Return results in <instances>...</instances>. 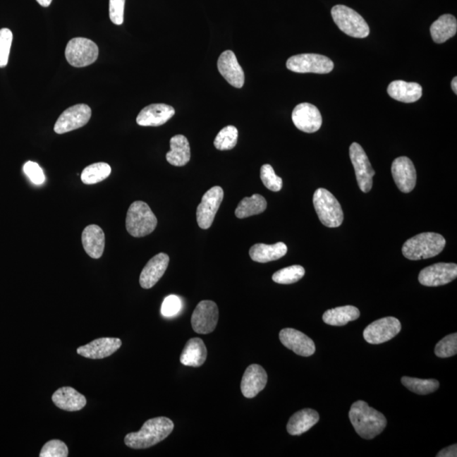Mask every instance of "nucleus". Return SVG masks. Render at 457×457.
<instances>
[{"mask_svg": "<svg viewBox=\"0 0 457 457\" xmlns=\"http://www.w3.org/2000/svg\"><path fill=\"white\" fill-rule=\"evenodd\" d=\"M349 418L357 434L366 439L375 438L387 425L384 415L362 401H355L351 406Z\"/></svg>", "mask_w": 457, "mask_h": 457, "instance_id": "obj_1", "label": "nucleus"}, {"mask_svg": "<svg viewBox=\"0 0 457 457\" xmlns=\"http://www.w3.org/2000/svg\"><path fill=\"white\" fill-rule=\"evenodd\" d=\"M173 429L171 419L159 417L144 422L141 430L130 433L125 437V444L131 449H147L166 439Z\"/></svg>", "mask_w": 457, "mask_h": 457, "instance_id": "obj_2", "label": "nucleus"}, {"mask_svg": "<svg viewBox=\"0 0 457 457\" xmlns=\"http://www.w3.org/2000/svg\"><path fill=\"white\" fill-rule=\"evenodd\" d=\"M446 244V239L437 233H422L406 241L402 254L409 260H427L439 255Z\"/></svg>", "mask_w": 457, "mask_h": 457, "instance_id": "obj_3", "label": "nucleus"}, {"mask_svg": "<svg viewBox=\"0 0 457 457\" xmlns=\"http://www.w3.org/2000/svg\"><path fill=\"white\" fill-rule=\"evenodd\" d=\"M158 224V219L146 202L135 201L127 211L126 226L130 236L143 237L151 234Z\"/></svg>", "mask_w": 457, "mask_h": 457, "instance_id": "obj_4", "label": "nucleus"}, {"mask_svg": "<svg viewBox=\"0 0 457 457\" xmlns=\"http://www.w3.org/2000/svg\"><path fill=\"white\" fill-rule=\"evenodd\" d=\"M313 206L322 224L326 227L336 228L341 226L344 214L340 202L334 195L324 188L316 190L313 195Z\"/></svg>", "mask_w": 457, "mask_h": 457, "instance_id": "obj_5", "label": "nucleus"}, {"mask_svg": "<svg viewBox=\"0 0 457 457\" xmlns=\"http://www.w3.org/2000/svg\"><path fill=\"white\" fill-rule=\"evenodd\" d=\"M331 16L334 23L346 35L355 38H365L370 35V28L366 20L353 8L338 4L332 8Z\"/></svg>", "mask_w": 457, "mask_h": 457, "instance_id": "obj_6", "label": "nucleus"}, {"mask_svg": "<svg viewBox=\"0 0 457 457\" xmlns=\"http://www.w3.org/2000/svg\"><path fill=\"white\" fill-rule=\"evenodd\" d=\"M99 47L85 37H75L68 42L66 57L72 66L82 68L92 65L99 57Z\"/></svg>", "mask_w": 457, "mask_h": 457, "instance_id": "obj_7", "label": "nucleus"}, {"mask_svg": "<svg viewBox=\"0 0 457 457\" xmlns=\"http://www.w3.org/2000/svg\"><path fill=\"white\" fill-rule=\"evenodd\" d=\"M286 67L296 73L328 74L334 69V63L324 55L302 54L288 59Z\"/></svg>", "mask_w": 457, "mask_h": 457, "instance_id": "obj_8", "label": "nucleus"}, {"mask_svg": "<svg viewBox=\"0 0 457 457\" xmlns=\"http://www.w3.org/2000/svg\"><path fill=\"white\" fill-rule=\"evenodd\" d=\"M92 116V109L84 104L68 108L58 118L54 130L57 134H65L86 126Z\"/></svg>", "mask_w": 457, "mask_h": 457, "instance_id": "obj_9", "label": "nucleus"}, {"mask_svg": "<svg viewBox=\"0 0 457 457\" xmlns=\"http://www.w3.org/2000/svg\"><path fill=\"white\" fill-rule=\"evenodd\" d=\"M350 158L353 163L359 188L363 193L370 192L372 186V177L375 171L370 159L361 145L353 142L350 147Z\"/></svg>", "mask_w": 457, "mask_h": 457, "instance_id": "obj_10", "label": "nucleus"}, {"mask_svg": "<svg viewBox=\"0 0 457 457\" xmlns=\"http://www.w3.org/2000/svg\"><path fill=\"white\" fill-rule=\"evenodd\" d=\"M401 329V322L394 317H383L372 322L364 329L363 337L372 345L382 344L396 336Z\"/></svg>", "mask_w": 457, "mask_h": 457, "instance_id": "obj_11", "label": "nucleus"}, {"mask_svg": "<svg viewBox=\"0 0 457 457\" xmlns=\"http://www.w3.org/2000/svg\"><path fill=\"white\" fill-rule=\"evenodd\" d=\"M223 198L224 190L218 185L214 186L203 195L197 209V221L199 227L203 230L211 227L215 215L221 205Z\"/></svg>", "mask_w": 457, "mask_h": 457, "instance_id": "obj_12", "label": "nucleus"}, {"mask_svg": "<svg viewBox=\"0 0 457 457\" xmlns=\"http://www.w3.org/2000/svg\"><path fill=\"white\" fill-rule=\"evenodd\" d=\"M219 320L217 304L212 300H202L197 304L192 316V326L195 332L207 334L214 331Z\"/></svg>", "mask_w": 457, "mask_h": 457, "instance_id": "obj_13", "label": "nucleus"}, {"mask_svg": "<svg viewBox=\"0 0 457 457\" xmlns=\"http://www.w3.org/2000/svg\"><path fill=\"white\" fill-rule=\"evenodd\" d=\"M457 277V265L448 262H438L423 269L418 275L421 285L435 287L447 285Z\"/></svg>", "mask_w": 457, "mask_h": 457, "instance_id": "obj_14", "label": "nucleus"}, {"mask_svg": "<svg viewBox=\"0 0 457 457\" xmlns=\"http://www.w3.org/2000/svg\"><path fill=\"white\" fill-rule=\"evenodd\" d=\"M291 118L296 128L306 133H316L323 123L319 109L308 103L296 105Z\"/></svg>", "mask_w": 457, "mask_h": 457, "instance_id": "obj_15", "label": "nucleus"}, {"mask_svg": "<svg viewBox=\"0 0 457 457\" xmlns=\"http://www.w3.org/2000/svg\"><path fill=\"white\" fill-rule=\"evenodd\" d=\"M391 173L394 181L401 192L409 193L417 182V172L414 164L408 157H399L393 161Z\"/></svg>", "mask_w": 457, "mask_h": 457, "instance_id": "obj_16", "label": "nucleus"}, {"mask_svg": "<svg viewBox=\"0 0 457 457\" xmlns=\"http://www.w3.org/2000/svg\"><path fill=\"white\" fill-rule=\"evenodd\" d=\"M279 340L286 348L302 357H310L315 354V342L306 334L294 329H284L279 332Z\"/></svg>", "mask_w": 457, "mask_h": 457, "instance_id": "obj_17", "label": "nucleus"}, {"mask_svg": "<svg viewBox=\"0 0 457 457\" xmlns=\"http://www.w3.org/2000/svg\"><path fill=\"white\" fill-rule=\"evenodd\" d=\"M217 66L219 73L231 86L236 88L243 87L245 83L244 71L233 51H224L218 59Z\"/></svg>", "mask_w": 457, "mask_h": 457, "instance_id": "obj_18", "label": "nucleus"}, {"mask_svg": "<svg viewBox=\"0 0 457 457\" xmlns=\"http://www.w3.org/2000/svg\"><path fill=\"white\" fill-rule=\"evenodd\" d=\"M268 382V374L264 367L258 364H252L248 367L241 379V393L245 398L255 397L266 386Z\"/></svg>", "mask_w": 457, "mask_h": 457, "instance_id": "obj_19", "label": "nucleus"}, {"mask_svg": "<svg viewBox=\"0 0 457 457\" xmlns=\"http://www.w3.org/2000/svg\"><path fill=\"white\" fill-rule=\"evenodd\" d=\"M122 342L118 338H99L79 347L78 353L90 359H103L109 357L121 348Z\"/></svg>", "mask_w": 457, "mask_h": 457, "instance_id": "obj_20", "label": "nucleus"}, {"mask_svg": "<svg viewBox=\"0 0 457 457\" xmlns=\"http://www.w3.org/2000/svg\"><path fill=\"white\" fill-rule=\"evenodd\" d=\"M175 109L171 105L154 104L142 109L137 117L141 126H159L165 124L175 116Z\"/></svg>", "mask_w": 457, "mask_h": 457, "instance_id": "obj_21", "label": "nucleus"}, {"mask_svg": "<svg viewBox=\"0 0 457 457\" xmlns=\"http://www.w3.org/2000/svg\"><path fill=\"white\" fill-rule=\"evenodd\" d=\"M169 262L167 254L161 252L152 257L140 275V285L143 289L154 286L166 271Z\"/></svg>", "mask_w": 457, "mask_h": 457, "instance_id": "obj_22", "label": "nucleus"}, {"mask_svg": "<svg viewBox=\"0 0 457 457\" xmlns=\"http://www.w3.org/2000/svg\"><path fill=\"white\" fill-rule=\"evenodd\" d=\"M82 241L85 252L89 257L97 260L103 255L105 247V236L103 230L96 224L84 228Z\"/></svg>", "mask_w": 457, "mask_h": 457, "instance_id": "obj_23", "label": "nucleus"}, {"mask_svg": "<svg viewBox=\"0 0 457 457\" xmlns=\"http://www.w3.org/2000/svg\"><path fill=\"white\" fill-rule=\"evenodd\" d=\"M388 95L393 99L410 104L421 99L422 88L416 83H406L405 80H394L387 88Z\"/></svg>", "mask_w": 457, "mask_h": 457, "instance_id": "obj_24", "label": "nucleus"}, {"mask_svg": "<svg viewBox=\"0 0 457 457\" xmlns=\"http://www.w3.org/2000/svg\"><path fill=\"white\" fill-rule=\"evenodd\" d=\"M52 401L59 408L67 412H78L87 404V399L74 388L62 387L54 393Z\"/></svg>", "mask_w": 457, "mask_h": 457, "instance_id": "obj_25", "label": "nucleus"}, {"mask_svg": "<svg viewBox=\"0 0 457 457\" xmlns=\"http://www.w3.org/2000/svg\"><path fill=\"white\" fill-rule=\"evenodd\" d=\"M207 355L205 342L200 338H193L186 342L180 361L185 366L198 367L205 362Z\"/></svg>", "mask_w": 457, "mask_h": 457, "instance_id": "obj_26", "label": "nucleus"}, {"mask_svg": "<svg viewBox=\"0 0 457 457\" xmlns=\"http://www.w3.org/2000/svg\"><path fill=\"white\" fill-rule=\"evenodd\" d=\"M319 421V415L315 410L306 408L295 413L287 423V432L291 435L306 433Z\"/></svg>", "mask_w": 457, "mask_h": 457, "instance_id": "obj_27", "label": "nucleus"}, {"mask_svg": "<svg viewBox=\"0 0 457 457\" xmlns=\"http://www.w3.org/2000/svg\"><path fill=\"white\" fill-rule=\"evenodd\" d=\"M287 253V247L285 243H278L274 245L258 243L253 245L249 250V255L253 261L257 262H272L279 260Z\"/></svg>", "mask_w": 457, "mask_h": 457, "instance_id": "obj_28", "label": "nucleus"}, {"mask_svg": "<svg viewBox=\"0 0 457 457\" xmlns=\"http://www.w3.org/2000/svg\"><path fill=\"white\" fill-rule=\"evenodd\" d=\"M457 31V20L454 16L446 14L439 17L431 25L430 33L432 39L436 44H443L454 37Z\"/></svg>", "mask_w": 457, "mask_h": 457, "instance_id": "obj_29", "label": "nucleus"}, {"mask_svg": "<svg viewBox=\"0 0 457 457\" xmlns=\"http://www.w3.org/2000/svg\"><path fill=\"white\" fill-rule=\"evenodd\" d=\"M171 151L166 159L173 166H185L190 159V150L188 138L183 135H176L171 139Z\"/></svg>", "mask_w": 457, "mask_h": 457, "instance_id": "obj_30", "label": "nucleus"}, {"mask_svg": "<svg viewBox=\"0 0 457 457\" xmlns=\"http://www.w3.org/2000/svg\"><path fill=\"white\" fill-rule=\"evenodd\" d=\"M360 317L358 307L353 306H343L326 311L323 315L325 324L332 326H344L349 322L357 320Z\"/></svg>", "mask_w": 457, "mask_h": 457, "instance_id": "obj_31", "label": "nucleus"}, {"mask_svg": "<svg viewBox=\"0 0 457 457\" xmlns=\"http://www.w3.org/2000/svg\"><path fill=\"white\" fill-rule=\"evenodd\" d=\"M266 209V199L262 195L254 194L252 197H244L239 202L236 209L235 214L238 219H245L262 214Z\"/></svg>", "mask_w": 457, "mask_h": 457, "instance_id": "obj_32", "label": "nucleus"}, {"mask_svg": "<svg viewBox=\"0 0 457 457\" xmlns=\"http://www.w3.org/2000/svg\"><path fill=\"white\" fill-rule=\"evenodd\" d=\"M110 173H111V167L108 164H92L83 169L80 179L86 185L97 184L107 179Z\"/></svg>", "mask_w": 457, "mask_h": 457, "instance_id": "obj_33", "label": "nucleus"}, {"mask_svg": "<svg viewBox=\"0 0 457 457\" xmlns=\"http://www.w3.org/2000/svg\"><path fill=\"white\" fill-rule=\"evenodd\" d=\"M401 384L409 391L418 394V395H429L433 393L439 387V383L436 379H421L410 378V377H402Z\"/></svg>", "mask_w": 457, "mask_h": 457, "instance_id": "obj_34", "label": "nucleus"}, {"mask_svg": "<svg viewBox=\"0 0 457 457\" xmlns=\"http://www.w3.org/2000/svg\"><path fill=\"white\" fill-rule=\"evenodd\" d=\"M305 275V269L300 265H292L284 268L274 273L272 279L275 283L281 285H291L302 279Z\"/></svg>", "mask_w": 457, "mask_h": 457, "instance_id": "obj_35", "label": "nucleus"}, {"mask_svg": "<svg viewBox=\"0 0 457 457\" xmlns=\"http://www.w3.org/2000/svg\"><path fill=\"white\" fill-rule=\"evenodd\" d=\"M238 139V130L233 126H227L219 131L214 139V146L218 150L226 151L233 150Z\"/></svg>", "mask_w": 457, "mask_h": 457, "instance_id": "obj_36", "label": "nucleus"}, {"mask_svg": "<svg viewBox=\"0 0 457 457\" xmlns=\"http://www.w3.org/2000/svg\"><path fill=\"white\" fill-rule=\"evenodd\" d=\"M434 353L440 358L453 357L457 353V334H449L438 342L434 349Z\"/></svg>", "mask_w": 457, "mask_h": 457, "instance_id": "obj_37", "label": "nucleus"}, {"mask_svg": "<svg viewBox=\"0 0 457 457\" xmlns=\"http://www.w3.org/2000/svg\"><path fill=\"white\" fill-rule=\"evenodd\" d=\"M260 178L262 183L272 192H279L283 185V181L275 173L270 164H264L261 167Z\"/></svg>", "mask_w": 457, "mask_h": 457, "instance_id": "obj_38", "label": "nucleus"}, {"mask_svg": "<svg viewBox=\"0 0 457 457\" xmlns=\"http://www.w3.org/2000/svg\"><path fill=\"white\" fill-rule=\"evenodd\" d=\"M69 454L65 443L59 439L49 440L42 448L40 457H67Z\"/></svg>", "mask_w": 457, "mask_h": 457, "instance_id": "obj_39", "label": "nucleus"}, {"mask_svg": "<svg viewBox=\"0 0 457 457\" xmlns=\"http://www.w3.org/2000/svg\"><path fill=\"white\" fill-rule=\"evenodd\" d=\"M13 40V33L10 29H0V68L7 66Z\"/></svg>", "mask_w": 457, "mask_h": 457, "instance_id": "obj_40", "label": "nucleus"}, {"mask_svg": "<svg viewBox=\"0 0 457 457\" xmlns=\"http://www.w3.org/2000/svg\"><path fill=\"white\" fill-rule=\"evenodd\" d=\"M182 308V302L179 296L171 295L164 300L161 313L165 317H175Z\"/></svg>", "mask_w": 457, "mask_h": 457, "instance_id": "obj_41", "label": "nucleus"}, {"mask_svg": "<svg viewBox=\"0 0 457 457\" xmlns=\"http://www.w3.org/2000/svg\"><path fill=\"white\" fill-rule=\"evenodd\" d=\"M23 171L32 183L35 185H42L44 183L45 176L39 164L28 161L23 167Z\"/></svg>", "mask_w": 457, "mask_h": 457, "instance_id": "obj_42", "label": "nucleus"}, {"mask_svg": "<svg viewBox=\"0 0 457 457\" xmlns=\"http://www.w3.org/2000/svg\"><path fill=\"white\" fill-rule=\"evenodd\" d=\"M126 0H109V18L116 25L124 21Z\"/></svg>", "mask_w": 457, "mask_h": 457, "instance_id": "obj_43", "label": "nucleus"}, {"mask_svg": "<svg viewBox=\"0 0 457 457\" xmlns=\"http://www.w3.org/2000/svg\"><path fill=\"white\" fill-rule=\"evenodd\" d=\"M456 444L443 449L439 452L437 457H456L457 447Z\"/></svg>", "mask_w": 457, "mask_h": 457, "instance_id": "obj_44", "label": "nucleus"}, {"mask_svg": "<svg viewBox=\"0 0 457 457\" xmlns=\"http://www.w3.org/2000/svg\"><path fill=\"white\" fill-rule=\"evenodd\" d=\"M53 0H37V2L42 7H49Z\"/></svg>", "mask_w": 457, "mask_h": 457, "instance_id": "obj_45", "label": "nucleus"}, {"mask_svg": "<svg viewBox=\"0 0 457 457\" xmlns=\"http://www.w3.org/2000/svg\"><path fill=\"white\" fill-rule=\"evenodd\" d=\"M456 82H457V78L456 76V78H453L452 82H451V88H452L453 92H455V95H457V86H456L457 83H456Z\"/></svg>", "mask_w": 457, "mask_h": 457, "instance_id": "obj_46", "label": "nucleus"}]
</instances>
